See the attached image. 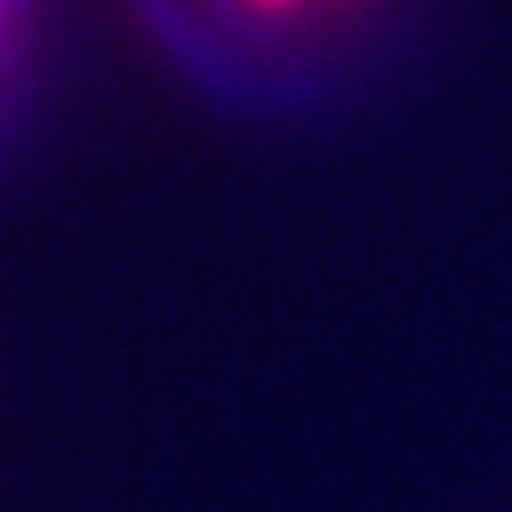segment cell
<instances>
[{
    "instance_id": "obj_1",
    "label": "cell",
    "mask_w": 512,
    "mask_h": 512,
    "mask_svg": "<svg viewBox=\"0 0 512 512\" xmlns=\"http://www.w3.org/2000/svg\"><path fill=\"white\" fill-rule=\"evenodd\" d=\"M147 48L200 105L294 124L361 91L408 0H128Z\"/></svg>"
},
{
    "instance_id": "obj_2",
    "label": "cell",
    "mask_w": 512,
    "mask_h": 512,
    "mask_svg": "<svg viewBox=\"0 0 512 512\" xmlns=\"http://www.w3.org/2000/svg\"><path fill=\"white\" fill-rule=\"evenodd\" d=\"M53 10L57 0H0V147L15 138L43 81L53 48Z\"/></svg>"
}]
</instances>
